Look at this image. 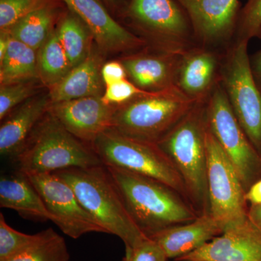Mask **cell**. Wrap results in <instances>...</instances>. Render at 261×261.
I'll list each match as a JSON object with an SVG mask.
<instances>
[{
	"label": "cell",
	"mask_w": 261,
	"mask_h": 261,
	"mask_svg": "<svg viewBox=\"0 0 261 261\" xmlns=\"http://www.w3.org/2000/svg\"><path fill=\"white\" fill-rule=\"evenodd\" d=\"M71 187L77 198L105 232L116 235L132 251L148 238L136 224L104 164L55 172Z\"/></svg>",
	"instance_id": "1"
},
{
	"label": "cell",
	"mask_w": 261,
	"mask_h": 261,
	"mask_svg": "<svg viewBox=\"0 0 261 261\" xmlns=\"http://www.w3.org/2000/svg\"><path fill=\"white\" fill-rule=\"evenodd\" d=\"M106 166L136 224L147 237L198 217L164 184L123 168Z\"/></svg>",
	"instance_id": "2"
},
{
	"label": "cell",
	"mask_w": 261,
	"mask_h": 261,
	"mask_svg": "<svg viewBox=\"0 0 261 261\" xmlns=\"http://www.w3.org/2000/svg\"><path fill=\"white\" fill-rule=\"evenodd\" d=\"M25 174L55 173L72 167L102 164L92 146L71 135L48 113L14 159Z\"/></svg>",
	"instance_id": "3"
},
{
	"label": "cell",
	"mask_w": 261,
	"mask_h": 261,
	"mask_svg": "<svg viewBox=\"0 0 261 261\" xmlns=\"http://www.w3.org/2000/svg\"><path fill=\"white\" fill-rule=\"evenodd\" d=\"M197 102L176 86L147 92L117 106L111 128L130 138L158 143Z\"/></svg>",
	"instance_id": "4"
},
{
	"label": "cell",
	"mask_w": 261,
	"mask_h": 261,
	"mask_svg": "<svg viewBox=\"0 0 261 261\" xmlns=\"http://www.w3.org/2000/svg\"><path fill=\"white\" fill-rule=\"evenodd\" d=\"M206 105L207 100L196 103L191 111L157 143L177 168L187 193L199 202L208 199Z\"/></svg>",
	"instance_id": "5"
},
{
	"label": "cell",
	"mask_w": 261,
	"mask_h": 261,
	"mask_svg": "<svg viewBox=\"0 0 261 261\" xmlns=\"http://www.w3.org/2000/svg\"><path fill=\"white\" fill-rule=\"evenodd\" d=\"M91 146L106 166L143 175L187 194L177 168L157 143L130 138L110 128Z\"/></svg>",
	"instance_id": "6"
},
{
	"label": "cell",
	"mask_w": 261,
	"mask_h": 261,
	"mask_svg": "<svg viewBox=\"0 0 261 261\" xmlns=\"http://www.w3.org/2000/svg\"><path fill=\"white\" fill-rule=\"evenodd\" d=\"M248 40L238 39L220 70V82L252 146L261 150V89L252 73Z\"/></svg>",
	"instance_id": "7"
},
{
	"label": "cell",
	"mask_w": 261,
	"mask_h": 261,
	"mask_svg": "<svg viewBox=\"0 0 261 261\" xmlns=\"http://www.w3.org/2000/svg\"><path fill=\"white\" fill-rule=\"evenodd\" d=\"M121 19L157 50L184 54L191 48V23L175 0H129Z\"/></svg>",
	"instance_id": "8"
},
{
	"label": "cell",
	"mask_w": 261,
	"mask_h": 261,
	"mask_svg": "<svg viewBox=\"0 0 261 261\" xmlns=\"http://www.w3.org/2000/svg\"><path fill=\"white\" fill-rule=\"evenodd\" d=\"M205 147L209 214L224 231L248 219L244 187L236 168L207 123Z\"/></svg>",
	"instance_id": "9"
},
{
	"label": "cell",
	"mask_w": 261,
	"mask_h": 261,
	"mask_svg": "<svg viewBox=\"0 0 261 261\" xmlns=\"http://www.w3.org/2000/svg\"><path fill=\"white\" fill-rule=\"evenodd\" d=\"M206 117L208 128L246 187L256 173L260 159L233 113L220 79L207 99Z\"/></svg>",
	"instance_id": "10"
},
{
	"label": "cell",
	"mask_w": 261,
	"mask_h": 261,
	"mask_svg": "<svg viewBox=\"0 0 261 261\" xmlns=\"http://www.w3.org/2000/svg\"><path fill=\"white\" fill-rule=\"evenodd\" d=\"M37 189L54 223L70 238L86 233L105 232L81 205L71 187L56 173L25 174Z\"/></svg>",
	"instance_id": "11"
},
{
	"label": "cell",
	"mask_w": 261,
	"mask_h": 261,
	"mask_svg": "<svg viewBox=\"0 0 261 261\" xmlns=\"http://www.w3.org/2000/svg\"><path fill=\"white\" fill-rule=\"evenodd\" d=\"M87 25L103 54L135 50L145 45L140 37L119 23L102 0H62Z\"/></svg>",
	"instance_id": "12"
},
{
	"label": "cell",
	"mask_w": 261,
	"mask_h": 261,
	"mask_svg": "<svg viewBox=\"0 0 261 261\" xmlns=\"http://www.w3.org/2000/svg\"><path fill=\"white\" fill-rule=\"evenodd\" d=\"M116 108L105 102L102 96H91L51 103L49 113L71 135L92 145L112 126Z\"/></svg>",
	"instance_id": "13"
},
{
	"label": "cell",
	"mask_w": 261,
	"mask_h": 261,
	"mask_svg": "<svg viewBox=\"0 0 261 261\" xmlns=\"http://www.w3.org/2000/svg\"><path fill=\"white\" fill-rule=\"evenodd\" d=\"M186 13L194 37L207 45L221 44L236 33L239 0H175Z\"/></svg>",
	"instance_id": "14"
},
{
	"label": "cell",
	"mask_w": 261,
	"mask_h": 261,
	"mask_svg": "<svg viewBox=\"0 0 261 261\" xmlns=\"http://www.w3.org/2000/svg\"><path fill=\"white\" fill-rule=\"evenodd\" d=\"M177 261H261V229L248 219Z\"/></svg>",
	"instance_id": "15"
},
{
	"label": "cell",
	"mask_w": 261,
	"mask_h": 261,
	"mask_svg": "<svg viewBox=\"0 0 261 261\" xmlns=\"http://www.w3.org/2000/svg\"><path fill=\"white\" fill-rule=\"evenodd\" d=\"M184 54L157 50L130 55L121 62L132 83L146 92H156L176 86Z\"/></svg>",
	"instance_id": "16"
},
{
	"label": "cell",
	"mask_w": 261,
	"mask_h": 261,
	"mask_svg": "<svg viewBox=\"0 0 261 261\" xmlns=\"http://www.w3.org/2000/svg\"><path fill=\"white\" fill-rule=\"evenodd\" d=\"M49 93L37 94L10 113L0 126V153L13 160L22 150L38 123L49 111Z\"/></svg>",
	"instance_id": "17"
},
{
	"label": "cell",
	"mask_w": 261,
	"mask_h": 261,
	"mask_svg": "<svg viewBox=\"0 0 261 261\" xmlns=\"http://www.w3.org/2000/svg\"><path fill=\"white\" fill-rule=\"evenodd\" d=\"M219 58L204 48H190L182 56L176 86L196 102L207 100L219 82Z\"/></svg>",
	"instance_id": "18"
},
{
	"label": "cell",
	"mask_w": 261,
	"mask_h": 261,
	"mask_svg": "<svg viewBox=\"0 0 261 261\" xmlns=\"http://www.w3.org/2000/svg\"><path fill=\"white\" fill-rule=\"evenodd\" d=\"M223 229L209 213L187 224L171 226L149 235L167 255L176 260L219 236Z\"/></svg>",
	"instance_id": "19"
},
{
	"label": "cell",
	"mask_w": 261,
	"mask_h": 261,
	"mask_svg": "<svg viewBox=\"0 0 261 261\" xmlns=\"http://www.w3.org/2000/svg\"><path fill=\"white\" fill-rule=\"evenodd\" d=\"M102 54L95 44L85 61L74 67L63 80L49 89L51 103L102 96L106 89L101 74L104 64Z\"/></svg>",
	"instance_id": "20"
},
{
	"label": "cell",
	"mask_w": 261,
	"mask_h": 261,
	"mask_svg": "<svg viewBox=\"0 0 261 261\" xmlns=\"http://www.w3.org/2000/svg\"><path fill=\"white\" fill-rule=\"evenodd\" d=\"M0 206L17 211L25 219L51 221L50 213L28 176L20 171L0 177Z\"/></svg>",
	"instance_id": "21"
},
{
	"label": "cell",
	"mask_w": 261,
	"mask_h": 261,
	"mask_svg": "<svg viewBox=\"0 0 261 261\" xmlns=\"http://www.w3.org/2000/svg\"><path fill=\"white\" fill-rule=\"evenodd\" d=\"M67 6L62 0L33 12L6 29L10 37L39 50L56 29Z\"/></svg>",
	"instance_id": "22"
},
{
	"label": "cell",
	"mask_w": 261,
	"mask_h": 261,
	"mask_svg": "<svg viewBox=\"0 0 261 261\" xmlns=\"http://www.w3.org/2000/svg\"><path fill=\"white\" fill-rule=\"evenodd\" d=\"M66 56L73 68L85 61L93 49L94 37L74 12L67 8L56 27Z\"/></svg>",
	"instance_id": "23"
},
{
	"label": "cell",
	"mask_w": 261,
	"mask_h": 261,
	"mask_svg": "<svg viewBox=\"0 0 261 261\" xmlns=\"http://www.w3.org/2000/svg\"><path fill=\"white\" fill-rule=\"evenodd\" d=\"M38 80L37 51L10 37L4 58L0 61V84Z\"/></svg>",
	"instance_id": "24"
},
{
	"label": "cell",
	"mask_w": 261,
	"mask_h": 261,
	"mask_svg": "<svg viewBox=\"0 0 261 261\" xmlns=\"http://www.w3.org/2000/svg\"><path fill=\"white\" fill-rule=\"evenodd\" d=\"M72 69L56 29L37 51L38 80L49 89L63 80Z\"/></svg>",
	"instance_id": "25"
},
{
	"label": "cell",
	"mask_w": 261,
	"mask_h": 261,
	"mask_svg": "<svg viewBox=\"0 0 261 261\" xmlns=\"http://www.w3.org/2000/svg\"><path fill=\"white\" fill-rule=\"evenodd\" d=\"M69 258L64 238L49 228L43 231L37 243L3 261H69Z\"/></svg>",
	"instance_id": "26"
},
{
	"label": "cell",
	"mask_w": 261,
	"mask_h": 261,
	"mask_svg": "<svg viewBox=\"0 0 261 261\" xmlns=\"http://www.w3.org/2000/svg\"><path fill=\"white\" fill-rule=\"evenodd\" d=\"M43 231L35 234H27L17 231L7 224L0 214V261L7 260L23 251L42 238Z\"/></svg>",
	"instance_id": "27"
},
{
	"label": "cell",
	"mask_w": 261,
	"mask_h": 261,
	"mask_svg": "<svg viewBox=\"0 0 261 261\" xmlns=\"http://www.w3.org/2000/svg\"><path fill=\"white\" fill-rule=\"evenodd\" d=\"M37 81V80H35ZM35 81L19 82L0 87V119L4 120L15 108L37 95L38 86Z\"/></svg>",
	"instance_id": "28"
},
{
	"label": "cell",
	"mask_w": 261,
	"mask_h": 261,
	"mask_svg": "<svg viewBox=\"0 0 261 261\" xmlns=\"http://www.w3.org/2000/svg\"><path fill=\"white\" fill-rule=\"evenodd\" d=\"M59 0H0V30H6L33 12Z\"/></svg>",
	"instance_id": "29"
},
{
	"label": "cell",
	"mask_w": 261,
	"mask_h": 261,
	"mask_svg": "<svg viewBox=\"0 0 261 261\" xmlns=\"http://www.w3.org/2000/svg\"><path fill=\"white\" fill-rule=\"evenodd\" d=\"M236 32L238 39H261V0H247L240 11Z\"/></svg>",
	"instance_id": "30"
},
{
	"label": "cell",
	"mask_w": 261,
	"mask_h": 261,
	"mask_svg": "<svg viewBox=\"0 0 261 261\" xmlns=\"http://www.w3.org/2000/svg\"><path fill=\"white\" fill-rule=\"evenodd\" d=\"M105 88L102 95V100L114 106H122L148 92L139 88L130 81L127 80L107 86Z\"/></svg>",
	"instance_id": "31"
},
{
	"label": "cell",
	"mask_w": 261,
	"mask_h": 261,
	"mask_svg": "<svg viewBox=\"0 0 261 261\" xmlns=\"http://www.w3.org/2000/svg\"><path fill=\"white\" fill-rule=\"evenodd\" d=\"M168 259L159 244L147 238L132 251L126 252L123 261H167Z\"/></svg>",
	"instance_id": "32"
},
{
	"label": "cell",
	"mask_w": 261,
	"mask_h": 261,
	"mask_svg": "<svg viewBox=\"0 0 261 261\" xmlns=\"http://www.w3.org/2000/svg\"><path fill=\"white\" fill-rule=\"evenodd\" d=\"M101 74L106 87L126 80V77L128 76L126 70L121 62L115 61L104 63Z\"/></svg>",
	"instance_id": "33"
},
{
	"label": "cell",
	"mask_w": 261,
	"mask_h": 261,
	"mask_svg": "<svg viewBox=\"0 0 261 261\" xmlns=\"http://www.w3.org/2000/svg\"><path fill=\"white\" fill-rule=\"evenodd\" d=\"M115 18H122L129 0H102Z\"/></svg>",
	"instance_id": "34"
},
{
	"label": "cell",
	"mask_w": 261,
	"mask_h": 261,
	"mask_svg": "<svg viewBox=\"0 0 261 261\" xmlns=\"http://www.w3.org/2000/svg\"><path fill=\"white\" fill-rule=\"evenodd\" d=\"M245 197V200L251 202L252 205H261V180L252 185Z\"/></svg>",
	"instance_id": "35"
},
{
	"label": "cell",
	"mask_w": 261,
	"mask_h": 261,
	"mask_svg": "<svg viewBox=\"0 0 261 261\" xmlns=\"http://www.w3.org/2000/svg\"><path fill=\"white\" fill-rule=\"evenodd\" d=\"M252 73L257 85L261 89V50L255 55L251 61Z\"/></svg>",
	"instance_id": "36"
},
{
	"label": "cell",
	"mask_w": 261,
	"mask_h": 261,
	"mask_svg": "<svg viewBox=\"0 0 261 261\" xmlns=\"http://www.w3.org/2000/svg\"><path fill=\"white\" fill-rule=\"evenodd\" d=\"M248 217L252 222L261 229V205L252 206Z\"/></svg>",
	"instance_id": "37"
},
{
	"label": "cell",
	"mask_w": 261,
	"mask_h": 261,
	"mask_svg": "<svg viewBox=\"0 0 261 261\" xmlns=\"http://www.w3.org/2000/svg\"><path fill=\"white\" fill-rule=\"evenodd\" d=\"M175 261H177V260H175Z\"/></svg>",
	"instance_id": "38"
}]
</instances>
